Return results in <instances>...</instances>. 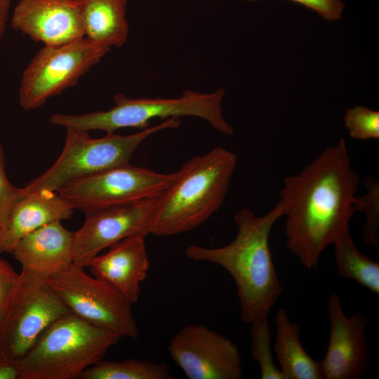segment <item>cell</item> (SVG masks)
<instances>
[{
    "label": "cell",
    "mask_w": 379,
    "mask_h": 379,
    "mask_svg": "<svg viewBox=\"0 0 379 379\" xmlns=\"http://www.w3.org/2000/svg\"><path fill=\"white\" fill-rule=\"evenodd\" d=\"M359 184L344 138L284 178L279 202L286 245L306 268H315L324 249L350 232Z\"/></svg>",
    "instance_id": "cell-1"
},
{
    "label": "cell",
    "mask_w": 379,
    "mask_h": 379,
    "mask_svg": "<svg viewBox=\"0 0 379 379\" xmlns=\"http://www.w3.org/2000/svg\"><path fill=\"white\" fill-rule=\"evenodd\" d=\"M282 216L279 202L260 216L241 208L234 215L237 233L230 243L217 248L190 245L185 251L188 259L218 265L230 274L237 286L241 317L248 324L267 318L283 293L270 246L272 228Z\"/></svg>",
    "instance_id": "cell-2"
},
{
    "label": "cell",
    "mask_w": 379,
    "mask_h": 379,
    "mask_svg": "<svg viewBox=\"0 0 379 379\" xmlns=\"http://www.w3.org/2000/svg\"><path fill=\"white\" fill-rule=\"evenodd\" d=\"M237 157L215 147L183 164L154 206L150 234L169 237L187 232L210 218L222 205Z\"/></svg>",
    "instance_id": "cell-3"
},
{
    "label": "cell",
    "mask_w": 379,
    "mask_h": 379,
    "mask_svg": "<svg viewBox=\"0 0 379 379\" xmlns=\"http://www.w3.org/2000/svg\"><path fill=\"white\" fill-rule=\"evenodd\" d=\"M225 94L223 88L210 93L186 90L174 98H131L118 93L114 98V105L109 109L77 115L54 114L49 122L66 128L101 130L110 134L124 128L142 130L157 118L165 120L194 117L207 121L215 131L231 135L234 129L222 115Z\"/></svg>",
    "instance_id": "cell-4"
},
{
    "label": "cell",
    "mask_w": 379,
    "mask_h": 379,
    "mask_svg": "<svg viewBox=\"0 0 379 379\" xmlns=\"http://www.w3.org/2000/svg\"><path fill=\"white\" fill-rule=\"evenodd\" d=\"M121 338L70 312L52 322L19 360L20 379H75Z\"/></svg>",
    "instance_id": "cell-5"
},
{
    "label": "cell",
    "mask_w": 379,
    "mask_h": 379,
    "mask_svg": "<svg viewBox=\"0 0 379 379\" xmlns=\"http://www.w3.org/2000/svg\"><path fill=\"white\" fill-rule=\"evenodd\" d=\"M180 125V118H170L133 134L120 135L114 133L99 138H91L86 131L66 128L64 147L58 158L25 189L29 193L57 192L74 180L128 164L147 138L163 130L177 128Z\"/></svg>",
    "instance_id": "cell-6"
},
{
    "label": "cell",
    "mask_w": 379,
    "mask_h": 379,
    "mask_svg": "<svg viewBox=\"0 0 379 379\" xmlns=\"http://www.w3.org/2000/svg\"><path fill=\"white\" fill-rule=\"evenodd\" d=\"M84 268L72 262L46 282L71 313L120 338L137 340L139 328L133 304L112 284L88 274Z\"/></svg>",
    "instance_id": "cell-7"
},
{
    "label": "cell",
    "mask_w": 379,
    "mask_h": 379,
    "mask_svg": "<svg viewBox=\"0 0 379 379\" xmlns=\"http://www.w3.org/2000/svg\"><path fill=\"white\" fill-rule=\"evenodd\" d=\"M109 50L86 37L44 46L23 72L18 93L20 105L25 110L41 107L50 98L75 85Z\"/></svg>",
    "instance_id": "cell-8"
},
{
    "label": "cell",
    "mask_w": 379,
    "mask_h": 379,
    "mask_svg": "<svg viewBox=\"0 0 379 379\" xmlns=\"http://www.w3.org/2000/svg\"><path fill=\"white\" fill-rule=\"evenodd\" d=\"M69 312L46 280L21 271L0 319V354L20 360L52 322Z\"/></svg>",
    "instance_id": "cell-9"
},
{
    "label": "cell",
    "mask_w": 379,
    "mask_h": 379,
    "mask_svg": "<svg viewBox=\"0 0 379 379\" xmlns=\"http://www.w3.org/2000/svg\"><path fill=\"white\" fill-rule=\"evenodd\" d=\"M177 171L162 173L129 163L70 182L57 193L74 210L100 208L158 198L172 184Z\"/></svg>",
    "instance_id": "cell-10"
},
{
    "label": "cell",
    "mask_w": 379,
    "mask_h": 379,
    "mask_svg": "<svg viewBox=\"0 0 379 379\" xmlns=\"http://www.w3.org/2000/svg\"><path fill=\"white\" fill-rule=\"evenodd\" d=\"M168 350L190 379H241L238 347L228 338L201 324L183 326L171 338Z\"/></svg>",
    "instance_id": "cell-11"
},
{
    "label": "cell",
    "mask_w": 379,
    "mask_h": 379,
    "mask_svg": "<svg viewBox=\"0 0 379 379\" xmlns=\"http://www.w3.org/2000/svg\"><path fill=\"white\" fill-rule=\"evenodd\" d=\"M157 198L112 205L85 213V221L73 232V262L84 267L102 250L133 235L150 234Z\"/></svg>",
    "instance_id": "cell-12"
},
{
    "label": "cell",
    "mask_w": 379,
    "mask_h": 379,
    "mask_svg": "<svg viewBox=\"0 0 379 379\" xmlns=\"http://www.w3.org/2000/svg\"><path fill=\"white\" fill-rule=\"evenodd\" d=\"M330 335L326 352L320 361L324 379H360L371 365L367 336L368 319L358 312L347 317L338 293L327 303Z\"/></svg>",
    "instance_id": "cell-13"
},
{
    "label": "cell",
    "mask_w": 379,
    "mask_h": 379,
    "mask_svg": "<svg viewBox=\"0 0 379 379\" xmlns=\"http://www.w3.org/2000/svg\"><path fill=\"white\" fill-rule=\"evenodd\" d=\"M11 25L44 46L64 44L84 37L75 0H19Z\"/></svg>",
    "instance_id": "cell-14"
},
{
    "label": "cell",
    "mask_w": 379,
    "mask_h": 379,
    "mask_svg": "<svg viewBox=\"0 0 379 379\" xmlns=\"http://www.w3.org/2000/svg\"><path fill=\"white\" fill-rule=\"evenodd\" d=\"M145 237L138 234L121 240L89 266L92 275L112 284L133 305L140 299V284L149 269Z\"/></svg>",
    "instance_id": "cell-15"
},
{
    "label": "cell",
    "mask_w": 379,
    "mask_h": 379,
    "mask_svg": "<svg viewBox=\"0 0 379 379\" xmlns=\"http://www.w3.org/2000/svg\"><path fill=\"white\" fill-rule=\"evenodd\" d=\"M60 222L47 223L16 244L11 253L22 271L46 280L73 262V232Z\"/></svg>",
    "instance_id": "cell-16"
},
{
    "label": "cell",
    "mask_w": 379,
    "mask_h": 379,
    "mask_svg": "<svg viewBox=\"0 0 379 379\" xmlns=\"http://www.w3.org/2000/svg\"><path fill=\"white\" fill-rule=\"evenodd\" d=\"M74 211L57 192L29 193L0 226V253H11L22 237L47 223L70 219Z\"/></svg>",
    "instance_id": "cell-17"
},
{
    "label": "cell",
    "mask_w": 379,
    "mask_h": 379,
    "mask_svg": "<svg viewBox=\"0 0 379 379\" xmlns=\"http://www.w3.org/2000/svg\"><path fill=\"white\" fill-rule=\"evenodd\" d=\"M84 29V37L110 48L127 41V0H75Z\"/></svg>",
    "instance_id": "cell-18"
},
{
    "label": "cell",
    "mask_w": 379,
    "mask_h": 379,
    "mask_svg": "<svg viewBox=\"0 0 379 379\" xmlns=\"http://www.w3.org/2000/svg\"><path fill=\"white\" fill-rule=\"evenodd\" d=\"M274 322L277 334L273 350L284 379H324L320 361L302 345L300 325L291 321L284 308L277 310Z\"/></svg>",
    "instance_id": "cell-19"
},
{
    "label": "cell",
    "mask_w": 379,
    "mask_h": 379,
    "mask_svg": "<svg viewBox=\"0 0 379 379\" xmlns=\"http://www.w3.org/2000/svg\"><path fill=\"white\" fill-rule=\"evenodd\" d=\"M333 245L338 274L378 295L379 263L358 250L350 232L340 236Z\"/></svg>",
    "instance_id": "cell-20"
},
{
    "label": "cell",
    "mask_w": 379,
    "mask_h": 379,
    "mask_svg": "<svg viewBox=\"0 0 379 379\" xmlns=\"http://www.w3.org/2000/svg\"><path fill=\"white\" fill-rule=\"evenodd\" d=\"M81 379H173L164 363L128 359L121 361L100 360L85 369Z\"/></svg>",
    "instance_id": "cell-21"
},
{
    "label": "cell",
    "mask_w": 379,
    "mask_h": 379,
    "mask_svg": "<svg viewBox=\"0 0 379 379\" xmlns=\"http://www.w3.org/2000/svg\"><path fill=\"white\" fill-rule=\"evenodd\" d=\"M251 354L260 369L262 379H284L275 365L272 352V333L267 318L251 323Z\"/></svg>",
    "instance_id": "cell-22"
},
{
    "label": "cell",
    "mask_w": 379,
    "mask_h": 379,
    "mask_svg": "<svg viewBox=\"0 0 379 379\" xmlns=\"http://www.w3.org/2000/svg\"><path fill=\"white\" fill-rule=\"evenodd\" d=\"M366 192L361 197L356 196L354 200V212L364 214L365 222L362 226L361 241L364 245L376 248L378 244L379 227V183L372 176L363 180Z\"/></svg>",
    "instance_id": "cell-23"
},
{
    "label": "cell",
    "mask_w": 379,
    "mask_h": 379,
    "mask_svg": "<svg viewBox=\"0 0 379 379\" xmlns=\"http://www.w3.org/2000/svg\"><path fill=\"white\" fill-rule=\"evenodd\" d=\"M344 122L354 140L379 139V112L357 105L346 110Z\"/></svg>",
    "instance_id": "cell-24"
},
{
    "label": "cell",
    "mask_w": 379,
    "mask_h": 379,
    "mask_svg": "<svg viewBox=\"0 0 379 379\" xmlns=\"http://www.w3.org/2000/svg\"><path fill=\"white\" fill-rule=\"evenodd\" d=\"M29 193L12 185L5 172V159L0 142V226L5 223L14 206Z\"/></svg>",
    "instance_id": "cell-25"
},
{
    "label": "cell",
    "mask_w": 379,
    "mask_h": 379,
    "mask_svg": "<svg viewBox=\"0 0 379 379\" xmlns=\"http://www.w3.org/2000/svg\"><path fill=\"white\" fill-rule=\"evenodd\" d=\"M316 12L328 21L341 19L345 4L342 0H290Z\"/></svg>",
    "instance_id": "cell-26"
},
{
    "label": "cell",
    "mask_w": 379,
    "mask_h": 379,
    "mask_svg": "<svg viewBox=\"0 0 379 379\" xmlns=\"http://www.w3.org/2000/svg\"><path fill=\"white\" fill-rule=\"evenodd\" d=\"M20 273L0 258V319L18 282Z\"/></svg>",
    "instance_id": "cell-27"
},
{
    "label": "cell",
    "mask_w": 379,
    "mask_h": 379,
    "mask_svg": "<svg viewBox=\"0 0 379 379\" xmlns=\"http://www.w3.org/2000/svg\"><path fill=\"white\" fill-rule=\"evenodd\" d=\"M0 379H20L19 360L0 354Z\"/></svg>",
    "instance_id": "cell-28"
},
{
    "label": "cell",
    "mask_w": 379,
    "mask_h": 379,
    "mask_svg": "<svg viewBox=\"0 0 379 379\" xmlns=\"http://www.w3.org/2000/svg\"><path fill=\"white\" fill-rule=\"evenodd\" d=\"M11 7V0H0V41L4 32Z\"/></svg>",
    "instance_id": "cell-29"
},
{
    "label": "cell",
    "mask_w": 379,
    "mask_h": 379,
    "mask_svg": "<svg viewBox=\"0 0 379 379\" xmlns=\"http://www.w3.org/2000/svg\"><path fill=\"white\" fill-rule=\"evenodd\" d=\"M246 1H256V0H246Z\"/></svg>",
    "instance_id": "cell-30"
}]
</instances>
